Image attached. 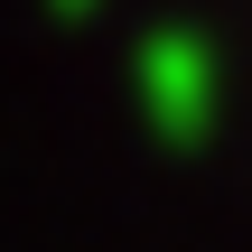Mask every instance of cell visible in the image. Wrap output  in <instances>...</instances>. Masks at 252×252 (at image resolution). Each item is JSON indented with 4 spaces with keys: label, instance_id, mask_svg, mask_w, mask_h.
<instances>
[{
    "label": "cell",
    "instance_id": "cell-1",
    "mask_svg": "<svg viewBox=\"0 0 252 252\" xmlns=\"http://www.w3.org/2000/svg\"><path fill=\"white\" fill-rule=\"evenodd\" d=\"M56 9H84V0H56Z\"/></svg>",
    "mask_w": 252,
    "mask_h": 252
}]
</instances>
